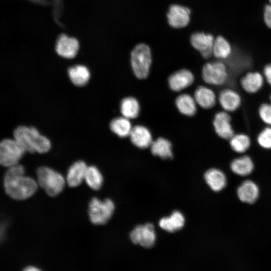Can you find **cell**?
I'll return each mask as SVG.
<instances>
[{
	"instance_id": "cell-1",
	"label": "cell",
	"mask_w": 271,
	"mask_h": 271,
	"mask_svg": "<svg viewBox=\"0 0 271 271\" xmlns=\"http://www.w3.org/2000/svg\"><path fill=\"white\" fill-rule=\"evenodd\" d=\"M14 138L31 153H45L51 147L50 140L42 135L34 127L19 126L14 131Z\"/></svg>"
},
{
	"instance_id": "cell-2",
	"label": "cell",
	"mask_w": 271,
	"mask_h": 271,
	"mask_svg": "<svg viewBox=\"0 0 271 271\" xmlns=\"http://www.w3.org/2000/svg\"><path fill=\"white\" fill-rule=\"evenodd\" d=\"M6 193L15 200H25L37 191L38 185L33 178L24 175L6 177L4 179Z\"/></svg>"
},
{
	"instance_id": "cell-3",
	"label": "cell",
	"mask_w": 271,
	"mask_h": 271,
	"mask_svg": "<svg viewBox=\"0 0 271 271\" xmlns=\"http://www.w3.org/2000/svg\"><path fill=\"white\" fill-rule=\"evenodd\" d=\"M152 63L150 47L142 43L137 45L130 54V63L135 76L139 79L146 78L149 75Z\"/></svg>"
},
{
	"instance_id": "cell-4",
	"label": "cell",
	"mask_w": 271,
	"mask_h": 271,
	"mask_svg": "<svg viewBox=\"0 0 271 271\" xmlns=\"http://www.w3.org/2000/svg\"><path fill=\"white\" fill-rule=\"evenodd\" d=\"M38 184L52 197L58 195L63 189L65 180L61 174L47 167H41L37 171Z\"/></svg>"
},
{
	"instance_id": "cell-5",
	"label": "cell",
	"mask_w": 271,
	"mask_h": 271,
	"mask_svg": "<svg viewBox=\"0 0 271 271\" xmlns=\"http://www.w3.org/2000/svg\"><path fill=\"white\" fill-rule=\"evenodd\" d=\"M201 75L207 84L217 87L224 85L228 79L227 67L220 61L206 63L202 67Z\"/></svg>"
},
{
	"instance_id": "cell-6",
	"label": "cell",
	"mask_w": 271,
	"mask_h": 271,
	"mask_svg": "<svg viewBox=\"0 0 271 271\" xmlns=\"http://www.w3.org/2000/svg\"><path fill=\"white\" fill-rule=\"evenodd\" d=\"M114 208L113 201L109 199L101 201L97 198H93L88 207L91 222L95 225L105 224L111 217Z\"/></svg>"
},
{
	"instance_id": "cell-7",
	"label": "cell",
	"mask_w": 271,
	"mask_h": 271,
	"mask_svg": "<svg viewBox=\"0 0 271 271\" xmlns=\"http://www.w3.org/2000/svg\"><path fill=\"white\" fill-rule=\"evenodd\" d=\"M25 149L15 139L3 140L0 144V163L7 167L17 165L23 157Z\"/></svg>"
},
{
	"instance_id": "cell-8",
	"label": "cell",
	"mask_w": 271,
	"mask_h": 271,
	"mask_svg": "<svg viewBox=\"0 0 271 271\" xmlns=\"http://www.w3.org/2000/svg\"><path fill=\"white\" fill-rule=\"evenodd\" d=\"M131 241L145 248L154 246L156 239L154 226L150 223L137 226L129 235Z\"/></svg>"
},
{
	"instance_id": "cell-9",
	"label": "cell",
	"mask_w": 271,
	"mask_h": 271,
	"mask_svg": "<svg viewBox=\"0 0 271 271\" xmlns=\"http://www.w3.org/2000/svg\"><path fill=\"white\" fill-rule=\"evenodd\" d=\"M212 124L215 133L222 140L228 141L235 134L229 112L223 110L216 112Z\"/></svg>"
},
{
	"instance_id": "cell-10",
	"label": "cell",
	"mask_w": 271,
	"mask_h": 271,
	"mask_svg": "<svg viewBox=\"0 0 271 271\" xmlns=\"http://www.w3.org/2000/svg\"><path fill=\"white\" fill-rule=\"evenodd\" d=\"M217 102L222 110L230 113L236 111L241 107L242 100L238 91L233 88L226 87L219 92Z\"/></svg>"
},
{
	"instance_id": "cell-11",
	"label": "cell",
	"mask_w": 271,
	"mask_h": 271,
	"mask_svg": "<svg viewBox=\"0 0 271 271\" xmlns=\"http://www.w3.org/2000/svg\"><path fill=\"white\" fill-rule=\"evenodd\" d=\"M79 42L75 37L62 34L56 40L55 51L59 56L63 58H74L79 52Z\"/></svg>"
},
{
	"instance_id": "cell-12",
	"label": "cell",
	"mask_w": 271,
	"mask_h": 271,
	"mask_svg": "<svg viewBox=\"0 0 271 271\" xmlns=\"http://www.w3.org/2000/svg\"><path fill=\"white\" fill-rule=\"evenodd\" d=\"M214 39L210 34L196 32L191 36L190 43L195 49L200 52L204 58L208 59L213 55Z\"/></svg>"
},
{
	"instance_id": "cell-13",
	"label": "cell",
	"mask_w": 271,
	"mask_h": 271,
	"mask_svg": "<svg viewBox=\"0 0 271 271\" xmlns=\"http://www.w3.org/2000/svg\"><path fill=\"white\" fill-rule=\"evenodd\" d=\"M190 10L185 7L173 5L169 8L167 17L169 25L174 28L186 27L190 21Z\"/></svg>"
},
{
	"instance_id": "cell-14",
	"label": "cell",
	"mask_w": 271,
	"mask_h": 271,
	"mask_svg": "<svg viewBox=\"0 0 271 271\" xmlns=\"http://www.w3.org/2000/svg\"><path fill=\"white\" fill-rule=\"evenodd\" d=\"M265 82L262 74L258 71H250L241 77L239 84L244 92L254 94L261 90Z\"/></svg>"
},
{
	"instance_id": "cell-15",
	"label": "cell",
	"mask_w": 271,
	"mask_h": 271,
	"mask_svg": "<svg viewBox=\"0 0 271 271\" xmlns=\"http://www.w3.org/2000/svg\"><path fill=\"white\" fill-rule=\"evenodd\" d=\"M194 81L193 74L188 69H183L175 72L169 77L168 84L172 90L178 92L191 86Z\"/></svg>"
},
{
	"instance_id": "cell-16",
	"label": "cell",
	"mask_w": 271,
	"mask_h": 271,
	"mask_svg": "<svg viewBox=\"0 0 271 271\" xmlns=\"http://www.w3.org/2000/svg\"><path fill=\"white\" fill-rule=\"evenodd\" d=\"M194 97L197 105L205 109L213 108L218 102L216 93L207 86H199L195 90Z\"/></svg>"
},
{
	"instance_id": "cell-17",
	"label": "cell",
	"mask_w": 271,
	"mask_h": 271,
	"mask_svg": "<svg viewBox=\"0 0 271 271\" xmlns=\"http://www.w3.org/2000/svg\"><path fill=\"white\" fill-rule=\"evenodd\" d=\"M129 137L135 146L142 149L150 147L153 141L150 130L141 125L133 126Z\"/></svg>"
},
{
	"instance_id": "cell-18",
	"label": "cell",
	"mask_w": 271,
	"mask_h": 271,
	"mask_svg": "<svg viewBox=\"0 0 271 271\" xmlns=\"http://www.w3.org/2000/svg\"><path fill=\"white\" fill-rule=\"evenodd\" d=\"M237 194L241 201L252 204L257 199L259 190L256 183L251 180H246L238 187Z\"/></svg>"
},
{
	"instance_id": "cell-19",
	"label": "cell",
	"mask_w": 271,
	"mask_h": 271,
	"mask_svg": "<svg viewBox=\"0 0 271 271\" xmlns=\"http://www.w3.org/2000/svg\"><path fill=\"white\" fill-rule=\"evenodd\" d=\"M88 166L82 161L73 163L69 168L67 174L66 180L68 185L75 187L79 185L85 178Z\"/></svg>"
},
{
	"instance_id": "cell-20",
	"label": "cell",
	"mask_w": 271,
	"mask_h": 271,
	"mask_svg": "<svg viewBox=\"0 0 271 271\" xmlns=\"http://www.w3.org/2000/svg\"><path fill=\"white\" fill-rule=\"evenodd\" d=\"M230 168L234 174L246 176L253 172L254 165L250 157L243 155L233 159L230 163Z\"/></svg>"
},
{
	"instance_id": "cell-21",
	"label": "cell",
	"mask_w": 271,
	"mask_h": 271,
	"mask_svg": "<svg viewBox=\"0 0 271 271\" xmlns=\"http://www.w3.org/2000/svg\"><path fill=\"white\" fill-rule=\"evenodd\" d=\"M204 179L209 187L215 192L223 189L227 182L225 174L217 168L208 170L204 174Z\"/></svg>"
},
{
	"instance_id": "cell-22",
	"label": "cell",
	"mask_w": 271,
	"mask_h": 271,
	"mask_svg": "<svg viewBox=\"0 0 271 271\" xmlns=\"http://www.w3.org/2000/svg\"><path fill=\"white\" fill-rule=\"evenodd\" d=\"M185 221V217L182 213L175 211L170 216L161 218L159 224L164 230L169 232H174L183 227Z\"/></svg>"
},
{
	"instance_id": "cell-23",
	"label": "cell",
	"mask_w": 271,
	"mask_h": 271,
	"mask_svg": "<svg viewBox=\"0 0 271 271\" xmlns=\"http://www.w3.org/2000/svg\"><path fill=\"white\" fill-rule=\"evenodd\" d=\"M175 104L178 110L183 114L192 116L197 110V104L194 96L187 93L181 94L176 99Z\"/></svg>"
},
{
	"instance_id": "cell-24",
	"label": "cell",
	"mask_w": 271,
	"mask_h": 271,
	"mask_svg": "<svg viewBox=\"0 0 271 271\" xmlns=\"http://www.w3.org/2000/svg\"><path fill=\"white\" fill-rule=\"evenodd\" d=\"M68 74L71 81L77 86H84L87 83L90 77L89 69L83 65L70 67L68 70Z\"/></svg>"
},
{
	"instance_id": "cell-25",
	"label": "cell",
	"mask_w": 271,
	"mask_h": 271,
	"mask_svg": "<svg viewBox=\"0 0 271 271\" xmlns=\"http://www.w3.org/2000/svg\"><path fill=\"white\" fill-rule=\"evenodd\" d=\"M151 153L163 159H171L173 157L171 142L164 138H159L153 141L151 146Z\"/></svg>"
},
{
	"instance_id": "cell-26",
	"label": "cell",
	"mask_w": 271,
	"mask_h": 271,
	"mask_svg": "<svg viewBox=\"0 0 271 271\" xmlns=\"http://www.w3.org/2000/svg\"><path fill=\"white\" fill-rule=\"evenodd\" d=\"M228 141L231 150L239 154L246 153L251 145L250 137L247 134L243 132L235 133Z\"/></svg>"
},
{
	"instance_id": "cell-27",
	"label": "cell",
	"mask_w": 271,
	"mask_h": 271,
	"mask_svg": "<svg viewBox=\"0 0 271 271\" xmlns=\"http://www.w3.org/2000/svg\"><path fill=\"white\" fill-rule=\"evenodd\" d=\"M109 127L114 133L121 138L129 136L132 128L129 119L123 116L113 119Z\"/></svg>"
},
{
	"instance_id": "cell-28",
	"label": "cell",
	"mask_w": 271,
	"mask_h": 271,
	"mask_svg": "<svg viewBox=\"0 0 271 271\" xmlns=\"http://www.w3.org/2000/svg\"><path fill=\"white\" fill-rule=\"evenodd\" d=\"M120 110L122 115L128 118L138 117L140 111V105L134 97L129 96L124 98L120 102Z\"/></svg>"
},
{
	"instance_id": "cell-29",
	"label": "cell",
	"mask_w": 271,
	"mask_h": 271,
	"mask_svg": "<svg viewBox=\"0 0 271 271\" xmlns=\"http://www.w3.org/2000/svg\"><path fill=\"white\" fill-rule=\"evenodd\" d=\"M231 46L229 42L222 36H219L214 39L213 55L219 59L227 58L231 53Z\"/></svg>"
},
{
	"instance_id": "cell-30",
	"label": "cell",
	"mask_w": 271,
	"mask_h": 271,
	"mask_svg": "<svg viewBox=\"0 0 271 271\" xmlns=\"http://www.w3.org/2000/svg\"><path fill=\"white\" fill-rule=\"evenodd\" d=\"M84 179L87 185L94 190H98L101 188L103 181L100 172L93 166L88 167Z\"/></svg>"
},
{
	"instance_id": "cell-31",
	"label": "cell",
	"mask_w": 271,
	"mask_h": 271,
	"mask_svg": "<svg viewBox=\"0 0 271 271\" xmlns=\"http://www.w3.org/2000/svg\"><path fill=\"white\" fill-rule=\"evenodd\" d=\"M256 140L261 148L271 150V126H266L263 128L257 134Z\"/></svg>"
},
{
	"instance_id": "cell-32",
	"label": "cell",
	"mask_w": 271,
	"mask_h": 271,
	"mask_svg": "<svg viewBox=\"0 0 271 271\" xmlns=\"http://www.w3.org/2000/svg\"><path fill=\"white\" fill-rule=\"evenodd\" d=\"M257 112L261 121L266 126H271V103L264 102L260 104Z\"/></svg>"
},
{
	"instance_id": "cell-33",
	"label": "cell",
	"mask_w": 271,
	"mask_h": 271,
	"mask_svg": "<svg viewBox=\"0 0 271 271\" xmlns=\"http://www.w3.org/2000/svg\"><path fill=\"white\" fill-rule=\"evenodd\" d=\"M263 18L266 25L271 29V5H266L264 10Z\"/></svg>"
},
{
	"instance_id": "cell-34",
	"label": "cell",
	"mask_w": 271,
	"mask_h": 271,
	"mask_svg": "<svg viewBox=\"0 0 271 271\" xmlns=\"http://www.w3.org/2000/svg\"><path fill=\"white\" fill-rule=\"evenodd\" d=\"M262 74L265 82L271 87V63L267 64L264 66Z\"/></svg>"
},
{
	"instance_id": "cell-35",
	"label": "cell",
	"mask_w": 271,
	"mask_h": 271,
	"mask_svg": "<svg viewBox=\"0 0 271 271\" xmlns=\"http://www.w3.org/2000/svg\"><path fill=\"white\" fill-rule=\"evenodd\" d=\"M24 270L26 271H37L40 270V269L32 266H29L26 267L24 269Z\"/></svg>"
},
{
	"instance_id": "cell-36",
	"label": "cell",
	"mask_w": 271,
	"mask_h": 271,
	"mask_svg": "<svg viewBox=\"0 0 271 271\" xmlns=\"http://www.w3.org/2000/svg\"><path fill=\"white\" fill-rule=\"evenodd\" d=\"M269 100H270V101L271 102V93H270V94L269 95Z\"/></svg>"
},
{
	"instance_id": "cell-37",
	"label": "cell",
	"mask_w": 271,
	"mask_h": 271,
	"mask_svg": "<svg viewBox=\"0 0 271 271\" xmlns=\"http://www.w3.org/2000/svg\"><path fill=\"white\" fill-rule=\"evenodd\" d=\"M270 4L271 5V0H269Z\"/></svg>"
}]
</instances>
